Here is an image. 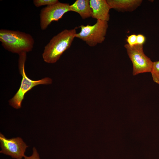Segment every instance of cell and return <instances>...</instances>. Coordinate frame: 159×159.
<instances>
[{
    "instance_id": "6da1fadb",
    "label": "cell",
    "mask_w": 159,
    "mask_h": 159,
    "mask_svg": "<svg viewBox=\"0 0 159 159\" xmlns=\"http://www.w3.org/2000/svg\"><path fill=\"white\" fill-rule=\"evenodd\" d=\"M75 27L64 29L54 36L45 46L42 54L46 63H56L63 53L71 46L77 34Z\"/></svg>"
},
{
    "instance_id": "7a4b0ae2",
    "label": "cell",
    "mask_w": 159,
    "mask_h": 159,
    "mask_svg": "<svg viewBox=\"0 0 159 159\" xmlns=\"http://www.w3.org/2000/svg\"><path fill=\"white\" fill-rule=\"evenodd\" d=\"M0 41L6 50L18 54L32 50L34 41L30 34L19 31L0 30Z\"/></svg>"
},
{
    "instance_id": "3957f363",
    "label": "cell",
    "mask_w": 159,
    "mask_h": 159,
    "mask_svg": "<svg viewBox=\"0 0 159 159\" xmlns=\"http://www.w3.org/2000/svg\"><path fill=\"white\" fill-rule=\"evenodd\" d=\"M26 54V52H23L19 54L18 67L22 79L19 90L9 102L10 105L16 109L21 107V103L25 95L34 87L39 85H49L52 83V80L48 77L39 80H33L26 76L24 69Z\"/></svg>"
},
{
    "instance_id": "277c9868",
    "label": "cell",
    "mask_w": 159,
    "mask_h": 159,
    "mask_svg": "<svg viewBox=\"0 0 159 159\" xmlns=\"http://www.w3.org/2000/svg\"><path fill=\"white\" fill-rule=\"evenodd\" d=\"M108 25V22L97 20L92 25H81L80 32L77 33L76 37L85 42L90 47H94L102 43L105 39Z\"/></svg>"
},
{
    "instance_id": "5b68a950",
    "label": "cell",
    "mask_w": 159,
    "mask_h": 159,
    "mask_svg": "<svg viewBox=\"0 0 159 159\" xmlns=\"http://www.w3.org/2000/svg\"><path fill=\"white\" fill-rule=\"evenodd\" d=\"M124 47L132 64L133 75L151 72L153 62L144 54L143 45L137 44L131 46L127 43Z\"/></svg>"
},
{
    "instance_id": "8992f818",
    "label": "cell",
    "mask_w": 159,
    "mask_h": 159,
    "mask_svg": "<svg viewBox=\"0 0 159 159\" xmlns=\"http://www.w3.org/2000/svg\"><path fill=\"white\" fill-rule=\"evenodd\" d=\"M70 5L58 2L42 8L39 14L41 30L46 29L53 21H58L66 13L70 11Z\"/></svg>"
},
{
    "instance_id": "52a82bcc",
    "label": "cell",
    "mask_w": 159,
    "mask_h": 159,
    "mask_svg": "<svg viewBox=\"0 0 159 159\" xmlns=\"http://www.w3.org/2000/svg\"><path fill=\"white\" fill-rule=\"evenodd\" d=\"M0 142L1 149L0 153L16 159H21L24 157L26 149L28 147L21 138L7 139L1 133Z\"/></svg>"
},
{
    "instance_id": "ba28073f",
    "label": "cell",
    "mask_w": 159,
    "mask_h": 159,
    "mask_svg": "<svg viewBox=\"0 0 159 159\" xmlns=\"http://www.w3.org/2000/svg\"><path fill=\"white\" fill-rule=\"evenodd\" d=\"M90 4L92 10V18L107 22L109 20V12L111 8L107 0H90Z\"/></svg>"
},
{
    "instance_id": "9c48e42d",
    "label": "cell",
    "mask_w": 159,
    "mask_h": 159,
    "mask_svg": "<svg viewBox=\"0 0 159 159\" xmlns=\"http://www.w3.org/2000/svg\"><path fill=\"white\" fill-rule=\"evenodd\" d=\"M111 9L122 12L132 11L140 6L142 0H107Z\"/></svg>"
},
{
    "instance_id": "30bf717a",
    "label": "cell",
    "mask_w": 159,
    "mask_h": 159,
    "mask_svg": "<svg viewBox=\"0 0 159 159\" xmlns=\"http://www.w3.org/2000/svg\"><path fill=\"white\" fill-rule=\"evenodd\" d=\"M70 11L77 12L81 18L85 19L92 16V10L90 4V0H77L70 5Z\"/></svg>"
},
{
    "instance_id": "8fae6325",
    "label": "cell",
    "mask_w": 159,
    "mask_h": 159,
    "mask_svg": "<svg viewBox=\"0 0 159 159\" xmlns=\"http://www.w3.org/2000/svg\"><path fill=\"white\" fill-rule=\"evenodd\" d=\"M150 73L153 81L159 84V61L153 62Z\"/></svg>"
},
{
    "instance_id": "7c38bea8",
    "label": "cell",
    "mask_w": 159,
    "mask_h": 159,
    "mask_svg": "<svg viewBox=\"0 0 159 159\" xmlns=\"http://www.w3.org/2000/svg\"><path fill=\"white\" fill-rule=\"evenodd\" d=\"M59 1L58 0H34L33 2L35 6L39 7L43 5H52Z\"/></svg>"
},
{
    "instance_id": "4fadbf2b",
    "label": "cell",
    "mask_w": 159,
    "mask_h": 159,
    "mask_svg": "<svg viewBox=\"0 0 159 159\" xmlns=\"http://www.w3.org/2000/svg\"><path fill=\"white\" fill-rule=\"evenodd\" d=\"M126 40L127 44L131 46L136 45L137 44V35L132 34L128 36Z\"/></svg>"
},
{
    "instance_id": "5bb4252c",
    "label": "cell",
    "mask_w": 159,
    "mask_h": 159,
    "mask_svg": "<svg viewBox=\"0 0 159 159\" xmlns=\"http://www.w3.org/2000/svg\"><path fill=\"white\" fill-rule=\"evenodd\" d=\"M33 151L32 155L30 156H27L25 155L24 157V159H40L39 154L35 147H33Z\"/></svg>"
},
{
    "instance_id": "9a60e30c",
    "label": "cell",
    "mask_w": 159,
    "mask_h": 159,
    "mask_svg": "<svg viewBox=\"0 0 159 159\" xmlns=\"http://www.w3.org/2000/svg\"><path fill=\"white\" fill-rule=\"evenodd\" d=\"M146 40V38L143 35L139 34L137 35V43L138 44H143L144 43Z\"/></svg>"
}]
</instances>
